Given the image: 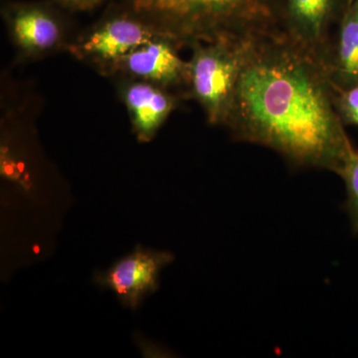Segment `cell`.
<instances>
[{
    "label": "cell",
    "instance_id": "1",
    "mask_svg": "<svg viewBox=\"0 0 358 358\" xmlns=\"http://www.w3.org/2000/svg\"><path fill=\"white\" fill-rule=\"evenodd\" d=\"M334 93L324 64L272 24L247 36L225 126L294 166L336 173L355 147Z\"/></svg>",
    "mask_w": 358,
    "mask_h": 358
},
{
    "label": "cell",
    "instance_id": "2",
    "mask_svg": "<svg viewBox=\"0 0 358 358\" xmlns=\"http://www.w3.org/2000/svg\"><path fill=\"white\" fill-rule=\"evenodd\" d=\"M178 41L247 36L273 24L274 0H129Z\"/></svg>",
    "mask_w": 358,
    "mask_h": 358
},
{
    "label": "cell",
    "instance_id": "3",
    "mask_svg": "<svg viewBox=\"0 0 358 358\" xmlns=\"http://www.w3.org/2000/svg\"><path fill=\"white\" fill-rule=\"evenodd\" d=\"M247 36L192 43L186 84L189 85L193 96L212 124L225 126L227 121L243 63Z\"/></svg>",
    "mask_w": 358,
    "mask_h": 358
},
{
    "label": "cell",
    "instance_id": "4",
    "mask_svg": "<svg viewBox=\"0 0 358 358\" xmlns=\"http://www.w3.org/2000/svg\"><path fill=\"white\" fill-rule=\"evenodd\" d=\"M352 1L274 0L273 22L287 38L324 66L334 32Z\"/></svg>",
    "mask_w": 358,
    "mask_h": 358
},
{
    "label": "cell",
    "instance_id": "5",
    "mask_svg": "<svg viewBox=\"0 0 358 358\" xmlns=\"http://www.w3.org/2000/svg\"><path fill=\"white\" fill-rule=\"evenodd\" d=\"M173 261L169 252L136 247L131 254L95 275V282L110 289L124 307L136 310L148 294L157 291L162 271Z\"/></svg>",
    "mask_w": 358,
    "mask_h": 358
},
{
    "label": "cell",
    "instance_id": "6",
    "mask_svg": "<svg viewBox=\"0 0 358 358\" xmlns=\"http://www.w3.org/2000/svg\"><path fill=\"white\" fill-rule=\"evenodd\" d=\"M134 14L110 18L75 47V52L99 62L119 63L131 52L162 35L157 32L164 29L155 30Z\"/></svg>",
    "mask_w": 358,
    "mask_h": 358
},
{
    "label": "cell",
    "instance_id": "7",
    "mask_svg": "<svg viewBox=\"0 0 358 358\" xmlns=\"http://www.w3.org/2000/svg\"><path fill=\"white\" fill-rule=\"evenodd\" d=\"M174 41L169 34L160 35L131 52L119 64L129 74L162 86L186 83L187 63L179 57Z\"/></svg>",
    "mask_w": 358,
    "mask_h": 358
},
{
    "label": "cell",
    "instance_id": "8",
    "mask_svg": "<svg viewBox=\"0 0 358 358\" xmlns=\"http://www.w3.org/2000/svg\"><path fill=\"white\" fill-rule=\"evenodd\" d=\"M324 66L334 89L358 84V0H353L336 28Z\"/></svg>",
    "mask_w": 358,
    "mask_h": 358
},
{
    "label": "cell",
    "instance_id": "9",
    "mask_svg": "<svg viewBox=\"0 0 358 358\" xmlns=\"http://www.w3.org/2000/svg\"><path fill=\"white\" fill-rule=\"evenodd\" d=\"M124 101L131 115L134 133L148 141L159 131L174 108L173 96L150 83H134L126 90Z\"/></svg>",
    "mask_w": 358,
    "mask_h": 358
},
{
    "label": "cell",
    "instance_id": "10",
    "mask_svg": "<svg viewBox=\"0 0 358 358\" xmlns=\"http://www.w3.org/2000/svg\"><path fill=\"white\" fill-rule=\"evenodd\" d=\"M16 42L27 51L52 48L60 38L61 30L50 11L39 6H18L9 13Z\"/></svg>",
    "mask_w": 358,
    "mask_h": 358
},
{
    "label": "cell",
    "instance_id": "11",
    "mask_svg": "<svg viewBox=\"0 0 358 358\" xmlns=\"http://www.w3.org/2000/svg\"><path fill=\"white\" fill-rule=\"evenodd\" d=\"M345 182V210L350 218V228L358 234V150L353 148L346 157L338 173Z\"/></svg>",
    "mask_w": 358,
    "mask_h": 358
},
{
    "label": "cell",
    "instance_id": "12",
    "mask_svg": "<svg viewBox=\"0 0 358 358\" xmlns=\"http://www.w3.org/2000/svg\"><path fill=\"white\" fill-rule=\"evenodd\" d=\"M334 90V103L341 121L345 126L358 127V84Z\"/></svg>",
    "mask_w": 358,
    "mask_h": 358
},
{
    "label": "cell",
    "instance_id": "13",
    "mask_svg": "<svg viewBox=\"0 0 358 358\" xmlns=\"http://www.w3.org/2000/svg\"><path fill=\"white\" fill-rule=\"evenodd\" d=\"M58 1L63 6L71 7V8L85 10V9L92 8V7L102 3L103 0H58Z\"/></svg>",
    "mask_w": 358,
    "mask_h": 358
}]
</instances>
